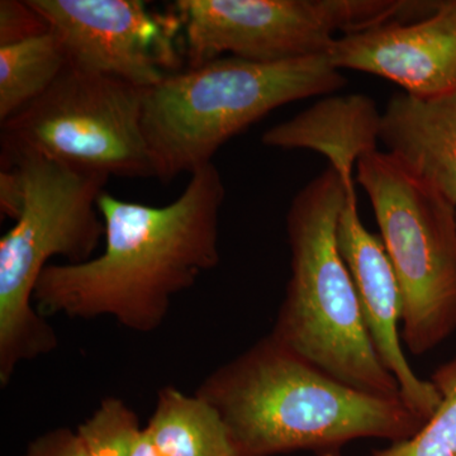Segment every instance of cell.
<instances>
[{
    "mask_svg": "<svg viewBox=\"0 0 456 456\" xmlns=\"http://www.w3.org/2000/svg\"><path fill=\"white\" fill-rule=\"evenodd\" d=\"M176 200L165 206L127 202L104 191L103 253L82 264H50L33 292L41 316L110 317L150 334L169 314L174 297L220 263L224 180L215 164L191 174Z\"/></svg>",
    "mask_w": 456,
    "mask_h": 456,
    "instance_id": "1",
    "label": "cell"
},
{
    "mask_svg": "<svg viewBox=\"0 0 456 456\" xmlns=\"http://www.w3.org/2000/svg\"><path fill=\"white\" fill-rule=\"evenodd\" d=\"M194 395L217 411L239 456H340L351 441L399 443L426 422L401 398L341 382L270 335L212 371Z\"/></svg>",
    "mask_w": 456,
    "mask_h": 456,
    "instance_id": "2",
    "label": "cell"
},
{
    "mask_svg": "<svg viewBox=\"0 0 456 456\" xmlns=\"http://www.w3.org/2000/svg\"><path fill=\"white\" fill-rule=\"evenodd\" d=\"M344 200L341 176L331 167L294 197L287 215L290 278L270 336L341 382L401 398L397 380L378 358L338 248Z\"/></svg>",
    "mask_w": 456,
    "mask_h": 456,
    "instance_id": "3",
    "label": "cell"
},
{
    "mask_svg": "<svg viewBox=\"0 0 456 456\" xmlns=\"http://www.w3.org/2000/svg\"><path fill=\"white\" fill-rule=\"evenodd\" d=\"M327 55L277 62L220 57L146 89L143 132L156 179L169 183L213 163L227 141L284 104L344 86Z\"/></svg>",
    "mask_w": 456,
    "mask_h": 456,
    "instance_id": "4",
    "label": "cell"
},
{
    "mask_svg": "<svg viewBox=\"0 0 456 456\" xmlns=\"http://www.w3.org/2000/svg\"><path fill=\"white\" fill-rule=\"evenodd\" d=\"M17 167L23 203L16 224L0 239V384L20 362L53 351L59 338L33 305L36 283L55 256L66 264L94 257L106 235L98 200L110 176L22 156Z\"/></svg>",
    "mask_w": 456,
    "mask_h": 456,
    "instance_id": "5",
    "label": "cell"
},
{
    "mask_svg": "<svg viewBox=\"0 0 456 456\" xmlns=\"http://www.w3.org/2000/svg\"><path fill=\"white\" fill-rule=\"evenodd\" d=\"M355 171L401 287L402 341L424 355L456 331V207L389 152Z\"/></svg>",
    "mask_w": 456,
    "mask_h": 456,
    "instance_id": "6",
    "label": "cell"
},
{
    "mask_svg": "<svg viewBox=\"0 0 456 456\" xmlns=\"http://www.w3.org/2000/svg\"><path fill=\"white\" fill-rule=\"evenodd\" d=\"M145 94L68 64L41 97L0 123V167L33 155L110 178H156L143 132Z\"/></svg>",
    "mask_w": 456,
    "mask_h": 456,
    "instance_id": "7",
    "label": "cell"
},
{
    "mask_svg": "<svg viewBox=\"0 0 456 456\" xmlns=\"http://www.w3.org/2000/svg\"><path fill=\"white\" fill-rule=\"evenodd\" d=\"M401 0H178L188 68L222 55L257 62L327 55L338 37L402 20Z\"/></svg>",
    "mask_w": 456,
    "mask_h": 456,
    "instance_id": "8",
    "label": "cell"
},
{
    "mask_svg": "<svg viewBox=\"0 0 456 456\" xmlns=\"http://www.w3.org/2000/svg\"><path fill=\"white\" fill-rule=\"evenodd\" d=\"M59 40L69 64L149 89L180 71L178 18L141 0H29Z\"/></svg>",
    "mask_w": 456,
    "mask_h": 456,
    "instance_id": "9",
    "label": "cell"
},
{
    "mask_svg": "<svg viewBox=\"0 0 456 456\" xmlns=\"http://www.w3.org/2000/svg\"><path fill=\"white\" fill-rule=\"evenodd\" d=\"M344 207L338 220V244L358 294L360 311L378 358L395 378L402 402L424 421L439 407L441 397L431 380L417 377L402 349L398 323L403 299L382 239L362 224L353 174L341 176Z\"/></svg>",
    "mask_w": 456,
    "mask_h": 456,
    "instance_id": "10",
    "label": "cell"
},
{
    "mask_svg": "<svg viewBox=\"0 0 456 456\" xmlns=\"http://www.w3.org/2000/svg\"><path fill=\"white\" fill-rule=\"evenodd\" d=\"M327 57L338 70L377 75L413 97L456 93V0L435 2L413 22L393 20L341 36Z\"/></svg>",
    "mask_w": 456,
    "mask_h": 456,
    "instance_id": "11",
    "label": "cell"
},
{
    "mask_svg": "<svg viewBox=\"0 0 456 456\" xmlns=\"http://www.w3.org/2000/svg\"><path fill=\"white\" fill-rule=\"evenodd\" d=\"M379 141L456 207V93L393 95L382 112Z\"/></svg>",
    "mask_w": 456,
    "mask_h": 456,
    "instance_id": "12",
    "label": "cell"
},
{
    "mask_svg": "<svg viewBox=\"0 0 456 456\" xmlns=\"http://www.w3.org/2000/svg\"><path fill=\"white\" fill-rule=\"evenodd\" d=\"M382 113L362 94L323 98L292 119L263 134L264 145L283 150H312L338 174L354 173L362 156L375 151Z\"/></svg>",
    "mask_w": 456,
    "mask_h": 456,
    "instance_id": "13",
    "label": "cell"
},
{
    "mask_svg": "<svg viewBox=\"0 0 456 456\" xmlns=\"http://www.w3.org/2000/svg\"><path fill=\"white\" fill-rule=\"evenodd\" d=\"M145 428L161 456H239L217 411L175 387L158 392Z\"/></svg>",
    "mask_w": 456,
    "mask_h": 456,
    "instance_id": "14",
    "label": "cell"
},
{
    "mask_svg": "<svg viewBox=\"0 0 456 456\" xmlns=\"http://www.w3.org/2000/svg\"><path fill=\"white\" fill-rule=\"evenodd\" d=\"M61 41L53 31L0 46V123L41 97L68 66Z\"/></svg>",
    "mask_w": 456,
    "mask_h": 456,
    "instance_id": "15",
    "label": "cell"
},
{
    "mask_svg": "<svg viewBox=\"0 0 456 456\" xmlns=\"http://www.w3.org/2000/svg\"><path fill=\"white\" fill-rule=\"evenodd\" d=\"M440 404L421 430L373 456H456V356L432 374Z\"/></svg>",
    "mask_w": 456,
    "mask_h": 456,
    "instance_id": "16",
    "label": "cell"
},
{
    "mask_svg": "<svg viewBox=\"0 0 456 456\" xmlns=\"http://www.w3.org/2000/svg\"><path fill=\"white\" fill-rule=\"evenodd\" d=\"M141 430L137 413L117 397L104 398L77 428L86 456H132Z\"/></svg>",
    "mask_w": 456,
    "mask_h": 456,
    "instance_id": "17",
    "label": "cell"
},
{
    "mask_svg": "<svg viewBox=\"0 0 456 456\" xmlns=\"http://www.w3.org/2000/svg\"><path fill=\"white\" fill-rule=\"evenodd\" d=\"M49 31V23L29 0L0 2V46L38 37Z\"/></svg>",
    "mask_w": 456,
    "mask_h": 456,
    "instance_id": "18",
    "label": "cell"
},
{
    "mask_svg": "<svg viewBox=\"0 0 456 456\" xmlns=\"http://www.w3.org/2000/svg\"><path fill=\"white\" fill-rule=\"evenodd\" d=\"M23 456H86V452L77 431L60 428L33 440Z\"/></svg>",
    "mask_w": 456,
    "mask_h": 456,
    "instance_id": "19",
    "label": "cell"
},
{
    "mask_svg": "<svg viewBox=\"0 0 456 456\" xmlns=\"http://www.w3.org/2000/svg\"><path fill=\"white\" fill-rule=\"evenodd\" d=\"M23 188L17 167L0 169V208L3 215L16 221L22 209Z\"/></svg>",
    "mask_w": 456,
    "mask_h": 456,
    "instance_id": "20",
    "label": "cell"
},
{
    "mask_svg": "<svg viewBox=\"0 0 456 456\" xmlns=\"http://www.w3.org/2000/svg\"><path fill=\"white\" fill-rule=\"evenodd\" d=\"M132 456H161L145 428L141 430L139 437H137Z\"/></svg>",
    "mask_w": 456,
    "mask_h": 456,
    "instance_id": "21",
    "label": "cell"
}]
</instances>
